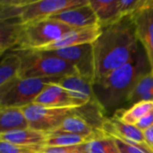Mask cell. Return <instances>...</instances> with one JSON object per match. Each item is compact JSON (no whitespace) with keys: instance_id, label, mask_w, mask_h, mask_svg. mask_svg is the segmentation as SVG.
<instances>
[{"instance_id":"6da1fadb","label":"cell","mask_w":153,"mask_h":153,"mask_svg":"<svg viewBox=\"0 0 153 153\" xmlns=\"http://www.w3.org/2000/svg\"><path fill=\"white\" fill-rule=\"evenodd\" d=\"M138 42L130 16L103 28L100 37L92 43L95 63L94 82L130 62L140 48Z\"/></svg>"},{"instance_id":"7a4b0ae2","label":"cell","mask_w":153,"mask_h":153,"mask_svg":"<svg viewBox=\"0 0 153 153\" xmlns=\"http://www.w3.org/2000/svg\"><path fill=\"white\" fill-rule=\"evenodd\" d=\"M151 72L146 53L139 48L130 62L93 83L94 95L104 110L115 109L126 101L137 82Z\"/></svg>"},{"instance_id":"3957f363","label":"cell","mask_w":153,"mask_h":153,"mask_svg":"<svg viewBox=\"0 0 153 153\" xmlns=\"http://www.w3.org/2000/svg\"><path fill=\"white\" fill-rule=\"evenodd\" d=\"M16 52L22 59L20 78H61L78 74L75 67L69 62L48 52L33 50Z\"/></svg>"},{"instance_id":"277c9868","label":"cell","mask_w":153,"mask_h":153,"mask_svg":"<svg viewBox=\"0 0 153 153\" xmlns=\"http://www.w3.org/2000/svg\"><path fill=\"white\" fill-rule=\"evenodd\" d=\"M59 78H17L0 87V108H24L34 103L42 91Z\"/></svg>"},{"instance_id":"5b68a950","label":"cell","mask_w":153,"mask_h":153,"mask_svg":"<svg viewBox=\"0 0 153 153\" xmlns=\"http://www.w3.org/2000/svg\"><path fill=\"white\" fill-rule=\"evenodd\" d=\"M75 30L61 22L46 19L22 25L19 45L14 51L35 50L52 44L70 30Z\"/></svg>"},{"instance_id":"8992f818","label":"cell","mask_w":153,"mask_h":153,"mask_svg":"<svg viewBox=\"0 0 153 153\" xmlns=\"http://www.w3.org/2000/svg\"><path fill=\"white\" fill-rule=\"evenodd\" d=\"M89 0H27L19 22L22 25L43 21L62 11L82 6Z\"/></svg>"},{"instance_id":"52a82bcc","label":"cell","mask_w":153,"mask_h":153,"mask_svg":"<svg viewBox=\"0 0 153 153\" xmlns=\"http://www.w3.org/2000/svg\"><path fill=\"white\" fill-rule=\"evenodd\" d=\"M22 110L30 128L49 134L56 129L67 117L74 114L75 108H48L32 103L22 108Z\"/></svg>"},{"instance_id":"ba28073f","label":"cell","mask_w":153,"mask_h":153,"mask_svg":"<svg viewBox=\"0 0 153 153\" xmlns=\"http://www.w3.org/2000/svg\"><path fill=\"white\" fill-rule=\"evenodd\" d=\"M48 53L56 56L73 65L78 74L91 82L95 81V63L92 44H85L67 48H62Z\"/></svg>"},{"instance_id":"9c48e42d","label":"cell","mask_w":153,"mask_h":153,"mask_svg":"<svg viewBox=\"0 0 153 153\" xmlns=\"http://www.w3.org/2000/svg\"><path fill=\"white\" fill-rule=\"evenodd\" d=\"M130 17L138 41L143 47L153 74V0H148L143 8Z\"/></svg>"},{"instance_id":"30bf717a","label":"cell","mask_w":153,"mask_h":153,"mask_svg":"<svg viewBox=\"0 0 153 153\" xmlns=\"http://www.w3.org/2000/svg\"><path fill=\"white\" fill-rule=\"evenodd\" d=\"M101 32L102 28L100 25H94L82 29H75L63 35V37L60 38L56 42L49 44L46 47L35 49L33 51L48 52L85 44H92L100 37Z\"/></svg>"},{"instance_id":"8fae6325","label":"cell","mask_w":153,"mask_h":153,"mask_svg":"<svg viewBox=\"0 0 153 153\" xmlns=\"http://www.w3.org/2000/svg\"><path fill=\"white\" fill-rule=\"evenodd\" d=\"M54 83L63 87L74 100L77 108L82 107L96 99L93 84L80 75H68L59 78Z\"/></svg>"},{"instance_id":"7c38bea8","label":"cell","mask_w":153,"mask_h":153,"mask_svg":"<svg viewBox=\"0 0 153 153\" xmlns=\"http://www.w3.org/2000/svg\"><path fill=\"white\" fill-rule=\"evenodd\" d=\"M48 19H53L61 22L74 29H82L94 25H100L97 16L90 4V0L87 4L75 8L62 11Z\"/></svg>"},{"instance_id":"4fadbf2b","label":"cell","mask_w":153,"mask_h":153,"mask_svg":"<svg viewBox=\"0 0 153 153\" xmlns=\"http://www.w3.org/2000/svg\"><path fill=\"white\" fill-rule=\"evenodd\" d=\"M101 130L107 134L119 140L131 141L140 144H146L143 132L135 126L127 125L117 117L105 119Z\"/></svg>"},{"instance_id":"5bb4252c","label":"cell","mask_w":153,"mask_h":153,"mask_svg":"<svg viewBox=\"0 0 153 153\" xmlns=\"http://www.w3.org/2000/svg\"><path fill=\"white\" fill-rule=\"evenodd\" d=\"M35 104L48 108H77L74 100L61 86L52 82L48 85L37 97Z\"/></svg>"},{"instance_id":"9a60e30c","label":"cell","mask_w":153,"mask_h":153,"mask_svg":"<svg viewBox=\"0 0 153 153\" xmlns=\"http://www.w3.org/2000/svg\"><path fill=\"white\" fill-rule=\"evenodd\" d=\"M100 26L103 29L122 21L123 16L119 0H90Z\"/></svg>"},{"instance_id":"2e32d148","label":"cell","mask_w":153,"mask_h":153,"mask_svg":"<svg viewBox=\"0 0 153 153\" xmlns=\"http://www.w3.org/2000/svg\"><path fill=\"white\" fill-rule=\"evenodd\" d=\"M48 134L31 128L0 134V141L18 146H44Z\"/></svg>"},{"instance_id":"e0dca14e","label":"cell","mask_w":153,"mask_h":153,"mask_svg":"<svg viewBox=\"0 0 153 153\" xmlns=\"http://www.w3.org/2000/svg\"><path fill=\"white\" fill-rule=\"evenodd\" d=\"M49 134H74L83 136L100 137L105 133L102 130H99L88 124L83 118L74 113L67 117L62 124Z\"/></svg>"},{"instance_id":"ac0fdd59","label":"cell","mask_w":153,"mask_h":153,"mask_svg":"<svg viewBox=\"0 0 153 153\" xmlns=\"http://www.w3.org/2000/svg\"><path fill=\"white\" fill-rule=\"evenodd\" d=\"M22 30V24L18 21H0V53L9 49L16 50Z\"/></svg>"},{"instance_id":"d6986e66","label":"cell","mask_w":153,"mask_h":153,"mask_svg":"<svg viewBox=\"0 0 153 153\" xmlns=\"http://www.w3.org/2000/svg\"><path fill=\"white\" fill-rule=\"evenodd\" d=\"M1 134L30 128L29 122L22 108H0Z\"/></svg>"},{"instance_id":"ffe728a7","label":"cell","mask_w":153,"mask_h":153,"mask_svg":"<svg viewBox=\"0 0 153 153\" xmlns=\"http://www.w3.org/2000/svg\"><path fill=\"white\" fill-rule=\"evenodd\" d=\"M22 59L18 52L11 51L2 58L0 66V87L20 77Z\"/></svg>"},{"instance_id":"44dd1931","label":"cell","mask_w":153,"mask_h":153,"mask_svg":"<svg viewBox=\"0 0 153 153\" xmlns=\"http://www.w3.org/2000/svg\"><path fill=\"white\" fill-rule=\"evenodd\" d=\"M127 102L137 103L140 101H153V74L151 72L143 76L129 93Z\"/></svg>"},{"instance_id":"7402d4cb","label":"cell","mask_w":153,"mask_h":153,"mask_svg":"<svg viewBox=\"0 0 153 153\" xmlns=\"http://www.w3.org/2000/svg\"><path fill=\"white\" fill-rule=\"evenodd\" d=\"M98 137L83 136L74 134H48L45 147H72L80 146Z\"/></svg>"},{"instance_id":"603a6c76","label":"cell","mask_w":153,"mask_h":153,"mask_svg":"<svg viewBox=\"0 0 153 153\" xmlns=\"http://www.w3.org/2000/svg\"><path fill=\"white\" fill-rule=\"evenodd\" d=\"M79 148L83 153H120L114 138L106 134L80 145Z\"/></svg>"},{"instance_id":"cb8c5ba5","label":"cell","mask_w":153,"mask_h":153,"mask_svg":"<svg viewBox=\"0 0 153 153\" xmlns=\"http://www.w3.org/2000/svg\"><path fill=\"white\" fill-rule=\"evenodd\" d=\"M152 108L153 101H140L126 110H119L120 115H116L115 117L127 125L135 126Z\"/></svg>"},{"instance_id":"d4e9b609","label":"cell","mask_w":153,"mask_h":153,"mask_svg":"<svg viewBox=\"0 0 153 153\" xmlns=\"http://www.w3.org/2000/svg\"><path fill=\"white\" fill-rule=\"evenodd\" d=\"M114 140L120 153H153L152 150L147 144H140L131 141L119 140L117 138H114Z\"/></svg>"},{"instance_id":"484cf974","label":"cell","mask_w":153,"mask_h":153,"mask_svg":"<svg viewBox=\"0 0 153 153\" xmlns=\"http://www.w3.org/2000/svg\"><path fill=\"white\" fill-rule=\"evenodd\" d=\"M44 146H18L0 141V153H38Z\"/></svg>"},{"instance_id":"4316f807","label":"cell","mask_w":153,"mask_h":153,"mask_svg":"<svg viewBox=\"0 0 153 153\" xmlns=\"http://www.w3.org/2000/svg\"><path fill=\"white\" fill-rule=\"evenodd\" d=\"M147 2L148 0H119L123 16L125 18L132 16L134 13L143 8Z\"/></svg>"},{"instance_id":"83f0119b","label":"cell","mask_w":153,"mask_h":153,"mask_svg":"<svg viewBox=\"0 0 153 153\" xmlns=\"http://www.w3.org/2000/svg\"><path fill=\"white\" fill-rule=\"evenodd\" d=\"M38 153H83L79 146L72 147H43Z\"/></svg>"},{"instance_id":"f1b7e54d","label":"cell","mask_w":153,"mask_h":153,"mask_svg":"<svg viewBox=\"0 0 153 153\" xmlns=\"http://www.w3.org/2000/svg\"><path fill=\"white\" fill-rule=\"evenodd\" d=\"M153 126V108L148 112L136 125L135 126L138 127L141 131L144 132L145 130H147L148 128H150L151 126Z\"/></svg>"},{"instance_id":"f546056e","label":"cell","mask_w":153,"mask_h":153,"mask_svg":"<svg viewBox=\"0 0 153 153\" xmlns=\"http://www.w3.org/2000/svg\"><path fill=\"white\" fill-rule=\"evenodd\" d=\"M146 144L153 151V126L143 132Z\"/></svg>"}]
</instances>
